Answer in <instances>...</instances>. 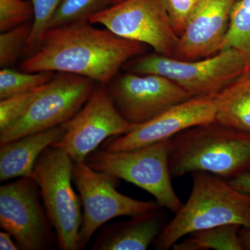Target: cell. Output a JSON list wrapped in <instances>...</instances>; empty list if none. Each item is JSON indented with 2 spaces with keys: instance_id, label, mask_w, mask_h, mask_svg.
I'll return each instance as SVG.
<instances>
[{
  "instance_id": "cell-7",
  "label": "cell",
  "mask_w": 250,
  "mask_h": 250,
  "mask_svg": "<svg viewBox=\"0 0 250 250\" xmlns=\"http://www.w3.org/2000/svg\"><path fill=\"white\" fill-rule=\"evenodd\" d=\"M96 82L86 77L56 72L14 124L0 131V145L61 126L88 101Z\"/></svg>"
},
{
  "instance_id": "cell-5",
  "label": "cell",
  "mask_w": 250,
  "mask_h": 250,
  "mask_svg": "<svg viewBox=\"0 0 250 250\" xmlns=\"http://www.w3.org/2000/svg\"><path fill=\"white\" fill-rule=\"evenodd\" d=\"M170 139L131 150L90 153L85 162L93 170L134 184L150 193L163 208L175 214L183 205L172 184Z\"/></svg>"
},
{
  "instance_id": "cell-23",
  "label": "cell",
  "mask_w": 250,
  "mask_h": 250,
  "mask_svg": "<svg viewBox=\"0 0 250 250\" xmlns=\"http://www.w3.org/2000/svg\"><path fill=\"white\" fill-rule=\"evenodd\" d=\"M32 22L1 32L0 34V66H13L23 56L24 47L30 36Z\"/></svg>"
},
{
  "instance_id": "cell-18",
  "label": "cell",
  "mask_w": 250,
  "mask_h": 250,
  "mask_svg": "<svg viewBox=\"0 0 250 250\" xmlns=\"http://www.w3.org/2000/svg\"><path fill=\"white\" fill-rule=\"evenodd\" d=\"M238 225H222L190 233L172 246L174 250H243Z\"/></svg>"
},
{
  "instance_id": "cell-28",
  "label": "cell",
  "mask_w": 250,
  "mask_h": 250,
  "mask_svg": "<svg viewBox=\"0 0 250 250\" xmlns=\"http://www.w3.org/2000/svg\"><path fill=\"white\" fill-rule=\"evenodd\" d=\"M13 237L6 231L0 232V250H19L16 241H13Z\"/></svg>"
},
{
  "instance_id": "cell-13",
  "label": "cell",
  "mask_w": 250,
  "mask_h": 250,
  "mask_svg": "<svg viewBox=\"0 0 250 250\" xmlns=\"http://www.w3.org/2000/svg\"><path fill=\"white\" fill-rule=\"evenodd\" d=\"M220 92L192 97L138 125L127 134L109 138L101 149L108 152L131 150L170 139L192 126L215 121Z\"/></svg>"
},
{
  "instance_id": "cell-26",
  "label": "cell",
  "mask_w": 250,
  "mask_h": 250,
  "mask_svg": "<svg viewBox=\"0 0 250 250\" xmlns=\"http://www.w3.org/2000/svg\"><path fill=\"white\" fill-rule=\"evenodd\" d=\"M200 0H165L171 25L180 36L196 9Z\"/></svg>"
},
{
  "instance_id": "cell-12",
  "label": "cell",
  "mask_w": 250,
  "mask_h": 250,
  "mask_svg": "<svg viewBox=\"0 0 250 250\" xmlns=\"http://www.w3.org/2000/svg\"><path fill=\"white\" fill-rule=\"evenodd\" d=\"M106 85L117 111L134 126L192 98L173 82L158 75L119 72Z\"/></svg>"
},
{
  "instance_id": "cell-20",
  "label": "cell",
  "mask_w": 250,
  "mask_h": 250,
  "mask_svg": "<svg viewBox=\"0 0 250 250\" xmlns=\"http://www.w3.org/2000/svg\"><path fill=\"white\" fill-rule=\"evenodd\" d=\"M230 47L244 54L250 62V0H238L233 6L222 50Z\"/></svg>"
},
{
  "instance_id": "cell-24",
  "label": "cell",
  "mask_w": 250,
  "mask_h": 250,
  "mask_svg": "<svg viewBox=\"0 0 250 250\" xmlns=\"http://www.w3.org/2000/svg\"><path fill=\"white\" fill-rule=\"evenodd\" d=\"M45 85L0 100V131L14 124L24 114Z\"/></svg>"
},
{
  "instance_id": "cell-21",
  "label": "cell",
  "mask_w": 250,
  "mask_h": 250,
  "mask_svg": "<svg viewBox=\"0 0 250 250\" xmlns=\"http://www.w3.org/2000/svg\"><path fill=\"white\" fill-rule=\"evenodd\" d=\"M56 72L17 71L6 67L0 71V100L45 85L55 76Z\"/></svg>"
},
{
  "instance_id": "cell-14",
  "label": "cell",
  "mask_w": 250,
  "mask_h": 250,
  "mask_svg": "<svg viewBox=\"0 0 250 250\" xmlns=\"http://www.w3.org/2000/svg\"><path fill=\"white\" fill-rule=\"evenodd\" d=\"M237 1L200 0L185 30L179 36L172 57L198 60L221 51Z\"/></svg>"
},
{
  "instance_id": "cell-9",
  "label": "cell",
  "mask_w": 250,
  "mask_h": 250,
  "mask_svg": "<svg viewBox=\"0 0 250 250\" xmlns=\"http://www.w3.org/2000/svg\"><path fill=\"white\" fill-rule=\"evenodd\" d=\"M89 22L167 57H173L179 40L171 25L165 0H123L94 15Z\"/></svg>"
},
{
  "instance_id": "cell-6",
  "label": "cell",
  "mask_w": 250,
  "mask_h": 250,
  "mask_svg": "<svg viewBox=\"0 0 250 250\" xmlns=\"http://www.w3.org/2000/svg\"><path fill=\"white\" fill-rule=\"evenodd\" d=\"M74 161L59 148L50 146L39 156L31 177L62 250H79L82 223L80 197L72 187Z\"/></svg>"
},
{
  "instance_id": "cell-10",
  "label": "cell",
  "mask_w": 250,
  "mask_h": 250,
  "mask_svg": "<svg viewBox=\"0 0 250 250\" xmlns=\"http://www.w3.org/2000/svg\"><path fill=\"white\" fill-rule=\"evenodd\" d=\"M41 199L32 177L0 187V227L11 235L20 250H48L57 242Z\"/></svg>"
},
{
  "instance_id": "cell-22",
  "label": "cell",
  "mask_w": 250,
  "mask_h": 250,
  "mask_svg": "<svg viewBox=\"0 0 250 250\" xmlns=\"http://www.w3.org/2000/svg\"><path fill=\"white\" fill-rule=\"evenodd\" d=\"M34 8V19L30 36L24 49V59L30 57L39 49L51 21L62 0H29Z\"/></svg>"
},
{
  "instance_id": "cell-29",
  "label": "cell",
  "mask_w": 250,
  "mask_h": 250,
  "mask_svg": "<svg viewBox=\"0 0 250 250\" xmlns=\"http://www.w3.org/2000/svg\"><path fill=\"white\" fill-rule=\"evenodd\" d=\"M239 236L243 250H250V229L241 228Z\"/></svg>"
},
{
  "instance_id": "cell-16",
  "label": "cell",
  "mask_w": 250,
  "mask_h": 250,
  "mask_svg": "<svg viewBox=\"0 0 250 250\" xmlns=\"http://www.w3.org/2000/svg\"><path fill=\"white\" fill-rule=\"evenodd\" d=\"M62 125L0 145V182L31 177L39 156L62 139Z\"/></svg>"
},
{
  "instance_id": "cell-30",
  "label": "cell",
  "mask_w": 250,
  "mask_h": 250,
  "mask_svg": "<svg viewBox=\"0 0 250 250\" xmlns=\"http://www.w3.org/2000/svg\"><path fill=\"white\" fill-rule=\"evenodd\" d=\"M123 1V0H116V4H117V3L120 2V1Z\"/></svg>"
},
{
  "instance_id": "cell-19",
  "label": "cell",
  "mask_w": 250,
  "mask_h": 250,
  "mask_svg": "<svg viewBox=\"0 0 250 250\" xmlns=\"http://www.w3.org/2000/svg\"><path fill=\"white\" fill-rule=\"evenodd\" d=\"M116 0H62L49 29L72 23L89 21L94 15L116 4Z\"/></svg>"
},
{
  "instance_id": "cell-2",
  "label": "cell",
  "mask_w": 250,
  "mask_h": 250,
  "mask_svg": "<svg viewBox=\"0 0 250 250\" xmlns=\"http://www.w3.org/2000/svg\"><path fill=\"white\" fill-rule=\"evenodd\" d=\"M172 178L202 172L226 180L250 172V134L210 122L170 138Z\"/></svg>"
},
{
  "instance_id": "cell-3",
  "label": "cell",
  "mask_w": 250,
  "mask_h": 250,
  "mask_svg": "<svg viewBox=\"0 0 250 250\" xmlns=\"http://www.w3.org/2000/svg\"><path fill=\"white\" fill-rule=\"evenodd\" d=\"M191 174L188 200L154 241L156 250H169L183 237L206 229L231 224L250 229L249 197L218 176Z\"/></svg>"
},
{
  "instance_id": "cell-1",
  "label": "cell",
  "mask_w": 250,
  "mask_h": 250,
  "mask_svg": "<svg viewBox=\"0 0 250 250\" xmlns=\"http://www.w3.org/2000/svg\"><path fill=\"white\" fill-rule=\"evenodd\" d=\"M93 24L82 21L49 29L39 49L20 62V70L65 72L107 85L126 62L147 53V45Z\"/></svg>"
},
{
  "instance_id": "cell-8",
  "label": "cell",
  "mask_w": 250,
  "mask_h": 250,
  "mask_svg": "<svg viewBox=\"0 0 250 250\" xmlns=\"http://www.w3.org/2000/svg\"><path fill=\"white\" fill-rule=\"evenodd\" d=\"M72 178L83 209L80 250L84 248L95 233L112 219L136 216L161 208L156 200L142 201L118 192L116 187L119 179L93 170L85 162L74 163Z\"/></svg>"
},
{
  "instance_id": "cell-15",
  "label": "cell",
  "mask_w": 250,
  "mask_h": 250,
  "mask_svg": "<svg viewBox=\"0 0 250 250\" xmlns=\"http://www.w3.org/2000/svg\"><path fill=\"white\" fill-rule=\"evenodd\" d=\"M161 208L100 228L93 250H145L154 243L166 225Z\"/></svg>"
},
{
  "instance_id": "cell-25",
  "label": "cell",
  "mask_w": 250,
  "mask_h": 250,
  "mask_svg": "<svg viewBox=\"0 0 250 250\" xmlns=\"http://www.w3.org/2000/svg\"><path fill=\"white\" fill-rule=\"evenodd\" d=\"M34 8L29 0H0V31L32 22Z\"/></svg>"
},
{
  "instance_id": "cell-4",
  "label": "cell",
  "mask_w": 250,
  "mask_h": 250,
  "mask_svg": "<svg viewBox=\"0 0 250 250\" xmlns=\"http://www.w3.org/2000/svg\"><path fill=\"white\" fill-rule=\"evenodd\" d=\"M250 67L244 54L230 47L207 58L184 61L153 52L126 62L123 69L141 75H158L168 79L191 97L219 93Z\"/></svg>"
},
{
  "instance_id": "cell-27",
  "label": "cell",
  "mask_w": 250,
  "mask_h": 250,
  "mask_svg": "<svg viewBox=\"0 0 250 250\" xmlns=\"http://www.w3.org/2000/svg\"><path fill=\"white\" fill-rule=\"evenodd\" d=\"M230 185L250 198V172L228 180Z\"/></svg>"
},
{
  "instance_id": "cell-17",
  "label": "cell",
  "mask_w": 250,
  "mask_h": 250,
  "mask_svg": "<svg viewBox=\"0 0 250 250\" xmlns=\"http://www.w3.org/2000/svg\"><path fill=\"white\" fill-rule=\"evenodd\" d=\"M215 121L250 134V67L220 92Z\"/></svg>"
},
{
  "instance_id": "cell-11",
  "label": "cell",
  "mask_w": 250,
  "mask_h": 250,
  "mask_svg": "<svg viewBox=\"0 0 250 250\" xmlns=\"http://www.w3.org/2000/svg\"><path fill=\"white\" fill-rule=\"evenodd\" d=\"M62 125L65 134L52 146L64 151L74 163L85 162L105 141L127 134L136 126L123 119L112 103L106 85L100 83L82 109Z\"/></svg>"
}]
</instances>
